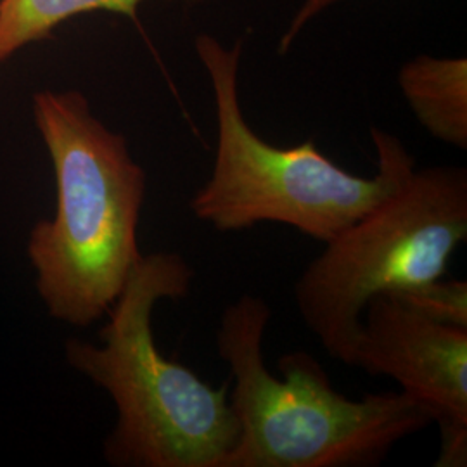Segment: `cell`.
<instances>
[{
    "label": "cell",
    "mask_w": 467,
    "mask_h": 467,
    "mask_svg": "<svg viewBox=\"0 0 467 467\" xmlns=\"http://www.w3.org/2000/svg\"><path fill=\"white\" fill-rule=\"evenodd\" d=\"M466 239V168H414L301 272L303 324L331 358L353 368L368 301L445 277Z\"/></svg>",
    "instance_id": "5"
},
{
    "label": "cell",
    "mask_w": 467,
    "mask_h": 467,
    "mask_svg": "<svg viewBox=\"0 0 467 467\" xmlns=\"http://www.w3.org/2000/svg\"><path fill=\"white\" fill-rule=\"evenodd\" d=\"M399 85L419 123L434 139L466 150V57L420 54L401 67Z\"/></svg>",
    "instance_id": "7"
},
{
    "label": "cell",
    "mask_w": 467,
    "mask_h": 467,
    "mask_svg": "<svg viewBox=\"0 0 467 467\" xmlns=\"http://www.w3.org/2000/svg\"><path fill=\"white\" fill-rule=\"evenodd\" d=\"M34 113L54 165L57 206L54 220L32 231L28 254L50 316L87 327L109 312L142 258L137 227L146 171L80 92H38Z\"/></svg>",
    "instance_id": "3"
},
{
    "label": "cell",
    "mask_w": 467,
    "mask_h": 467,
    "mask_svg": "<svg viewBox=\"0 0 467 467\" xmlns=\"http://www.w3.org/2000/svg\"><path fill=\"white\" fill-rule=\"evenodd\" d=\"M142 2L146 0H0V63L23 46L49 38L69 17L96 11L135 17Z\"/></svg>",
    "instance_id": "8"
},
{
    "label": "cell",
    "mask_w": 467,
    "mask_h": 467,
    "mask_svg": "<svg viewBox=\"0 0 467 467\" xmlns=\"http://www.w3.org/2000/svg\"><path fill=\"white\" fill-rule=\"evenodd\" d=\"M388 295H393L436 322L467 329L466 281H445L441 277L433 283Z\"/></svg>",
    "instance_id": "9"
},
{
    "label": "cell",
    "mask_w": 467,
    "mask_h": 467,
    "mask_svg": "<svg viewBox=\"0 0 467 467\" xmlns=\"http://www.w3.org/2000/svg\"><path fill=\"white\" fill-rule=\"evenodd\" d=\"M353 368L386 376L426 403L440 428L436 467L467 464V329L422 316L393 295L368 301Z\"/></svg>",
    "instance_id": "6"
},
{
    "label": "cell",
    "mask_w": 467,
    "mask_h": 467,
    "mask_svg": "<svg viewBox=\"0 0 467 467\" xmlns=\"http://www.w3.org/2000/svg\"><path fill=\"white\" fill-rule=\"evenodd\" d=\"M272 308L243 295L222 312L220 358L231 368V405L239 436L222 467L379 466L401 440L434 422L433 410L405 391L350 400L317 358L284 353L281 376L268 372L264 339Z\"/></svg>",
    "instance_id": "1"
},
{
    "label": "cell",
    "mask_w": 467,
    "mask_h": 467,
    "mask_svg": "<svg viewBox=\"0 0 467 467\" xmlns=\"http://www.w3.org/2000/svg\"><path fill=\"white\" fill-rule=\"evenodd\" d=\"M341 0H303L300 9L295 13V16L291 19L289 26L285 28L281 42H279V52L284 54L287 52L289 47L293 46V42L296 40V36L301 34V30L318 15H322L326 9H329L334 4H337Z\"/></svg>",
    "instance_id": "10"
},
{
    "label": "cell",
    "mask_w": 467,
    "mask_h": 467,
    "mask_svg": "<svg viewBox=\"0 0 467 467\" xmlns=\"http://www.w3.org/2000/svg\"><path fill=\"white\" fill-rule=\"evenodd\" d=\"M194 270L179 253L142 254L100 329L102 347L71 339V368L109 393L118 410L104 457L118 467H222L237 441L231 378L222 386L161 355L152 334L158 301L181 300Z\"/></svg>",
    "instance_id": "2"
},
{
    "label": "cell",
    "mask_w": 467,
    "mask_h": 467,
    "mask_svg": "<svg viewBox=\"0 0 467 467\" xmlns=\"http://www.w3.org/2000/svg\"><path fill=\"white\" fill-rule=\"evenodd\" d=\"M194 47L215 99L217 152L210 179L191 200L194 217L220 233L281 223L326 243L389 196L416 168L397 135L372 127L378 173L358 177L312 140L277 148L251 129L239 99L243 42L225 47L202 34Z\"/></svg>",
    "instance_id": "4"
}]
</instances>
